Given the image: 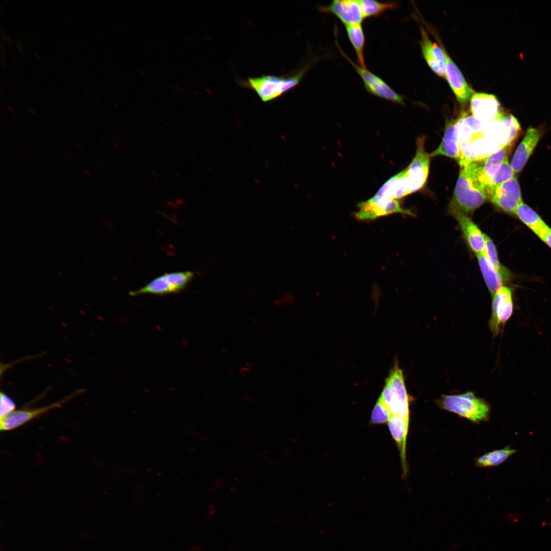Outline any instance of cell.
I'll use <instances>...</instances> for the list:
<instances>
[{
  "label": "cell",
  "instance_id": "6da1fadb",
  "mask_svg": "<svg viewBox=\"0 0 551 551\" xmlns=\"http://www.w3.org/2000/svg\"><path fill=\"white\" fill-rule=\"evenodd\" d=\"M409 401L403 371L397 364H395L377 400L386 411L388 416L387 424L390 433L408 432Z\"/></svg>",
  "mask_w": 551,
  "mask_h": 551
},
{
  "label": "cell",
  "instance_id": "7a4b0ae2",
  "mask_svg": "<svg viewBox=\"0 0 551 551\" xmlns=\"http://www.w3.org/2000/svg\"><path fill=\"white\" fill-rule=\"evenodd\" d=\"M315 61V59L311 61L294 73L249 78L247 81L241 82L242 85L255 91L263 102H269L297 86Z\"/></svg>",
  "mask_w": 551,
  "mask_h": 551
},
{
  "label": "cell",
  "instance_id": "3957f363",
  "mask_svg": "<svg viewBox=\"0 0 551 551\" xmlns=\"http://www.w3.org/2000/svg\"><path fill=\"white\" fill-rule=\"evenodd\" d=\"M460 166V173L451 202L468 215L482 205L488 197L485 186L472 170L466 165Z\"/></svg>",
  "mask_w": 551,
  "mask_h": 551
},
{
  "label": "cell",
  "instance_id": "277c9868",
  "mask_svg": "<svg viewBox=\"0 0 551 551\" xmlns=\"http://www.w3.org/2000/svg\"><path fill=\"white\" fill-rule=\"evenodd\" d=\"M438 404L441 408L473 422L487 420L489 417L490 408L488 404L470 391L460 394L442 395L438 399Z\"/></svg>",
  "mask_w": 551,
  "mask_h": 551
},
{
  "label": "cell",
  "instance_id": "5b68a950",
  "mask_svg": "<svg viewBox=\"0 0 551 551\" xmlns=\"http://www.w3.org/2000/svg\"><path fill=\"white\" fill-rule=\"evenodd\" d=\"M193 277L190 271H178L162 274L144 287L129 292L131 296L152 294L163 295L176 293L184 289Z\"/></svg>",
  "mask_w": 551,
  "mask_h": 551
},
{
  "label": "cell",
  "instance_id": "8992f818",
  "mask_svg": "<svg viewBox=\"0 0 551 551\" xmlns=\"http://www.w3.org/2000/svg\"><path fill=\"white\" fill-rule=\"evenodd\" d=\"M336 44L342 56L351 64L361 77L368 93L393 103L404 105V97L402 95L395 92L380 77L366 68H363L355 63L343 51L337 40Z\"/></svg>",
  "mask_w": 551,
  "mask_h": 551
},
{
  "label": "cell",
  "instance_id": "52a82bcc",
  "mask_svg": "<svg viewBox=\"0 0 551 551\" xmlns=\"http://www.w3.org/2000/svg\"><path fill=\"white\" fill-rule=\"evenodd\" d=\"M84 389H80L62 399L48 405L33 409L15 410L7 415L1 417L0 430L1 431H11L27 423L31 420L55 409L61 408L75 396L80 394Z\"/></svg>",
  "mask_w": 551,
  "mask_h": 551
},
{
  "label": "cell",
  "instance_id": "ba28073f",
  "mask_svg": "<svg viewBox=\"0 0 551 551\" xmlns=\"http://www.w3.org/2000/svg\"><path fill=\"white\" fill-rule=\"evenodd\" d=\"M488 199L503 211L514 213L522 202L519 183L515 176L499 185L485 187Z\"/></svg>",
  "mask_w": 551,
  "mask_h": 551
},
{
  "label": "cell",
  "instance_id": "9c48e42d",
  "mask_svg": "<svg viewBox=\"0 0 551 551\" xmlns=\"http://www.w3.org/2000/svg\"><path fill=\"white\" fill-rule=\"evenodd\" d=\"M424 137L416 140V152L410 165L405 168L411 193L422 188L425 184L429 171L430 155L424 148Z\"/></svg>",
  "mask_w": 551,
  "mask_h": 551
},
{
  "label": "cell",
  "instance_id": "30bf717a",
  "mask_svg": "<svg viewBox=\"0 0 551 551\" xmlns=\"http://www.w3.org/2000/svg\"><path fill=\"white\" fill-rule=\"evenodd\" d=\"M513 311L512 291L502 286L493 295L492 314L489 325L493 336L498 335Z\"/></svg>",
  "mask_w": 551,
  "mask_h": 551
},
{
  "label": "cell",
  "instance_id": "8fae6325",
  "mask_svg": "<svg viewBox=\"0 0 551 551\" xmlns=\"http://www.w3.org/2000/svg\"><path fill=\"white\" fill-rule=\"evenodd\" d=\"M449 212L457 221L465 240L476 254L484 253L485 242L483 233L467 215L453 203L449 205Z\"/></svg>",
  "mask_w": 551,
  "mask_h": 551
},
{
  "label": "cell",
  "instance_id": "7c38bea8",
  "mask_svg": "<svg viewBox=\"0 0 551 551\" xmlns=\"http://www.w3.org/2000/svg\"><path fill=\"white\" fill-rule=\"evenodd\" d=\"M323 13L335 15L345 26L362 23L365 19L358 1L334 0L327 6L318 7Z\"/></svg>",
  "mask_w": 551,
  "mask_h": 551
},
{
  "label": "cell",
  "instance_id": "4fadbf2b",
  "mask_svg": "<svg viewBox=\"0 0 551 551\" xmlns=\"http://www.w3.org/2000/svg\"><path fill=\"white\" fill-rule=\"evenodd\" d=\"M499 107V103L493 94L475 92L470 100L472 115L486 124L496 120L501 115Z\"/></svg>",
  "mask_w": 551,
  "mask_h": 551
},
{
  "label": "cell",
  "instance_id": "5bb4252c",
  "mask_svg": "<svg viewBox=\"0 0 551 551\" xmlns=\"http://www.w3.org/2000/svg\"><path fill=\"white\" fill-rule=\"evenodd\" d=\"M358 206L359 210L355 216L360 220L374 219L393 213L414 215L410 210L401 207L398 201L395 199L379 203H372L367 200L361 202Z\"/></svg>",
  "mask_w": 551,
  "mask_h": 551
},
{
  "label": "cell",
  "instance_id": "9a60e30c",
  "mask_svg": "<svg viewBox=\"0 0 551 551\" xmlns=\"http://www.w3.org/2000/svg\"><path fill=\"white\" fill-rule=\"evenodd\" d=\"M420 45L423 57L431 69L437 76L445 78L446 53L440 46L433 42L425 31L421 28Z\"/></svg>",
  "mask_w": 551,
  "mask_h": 551
},
{
  "label": "cell",
  "instance_id": "2e32d148",
  "mask_svg": "<svg viewBox=\"0 0 551 551\" xmlns=\"http://www.w3.org/2000/svg\"><path fill=\"white\" fill-rule=\"evenodd\" d=\"M445 79L458 103L464 106L470 100L473 93L462 73L446 53Z\"/></svg>",
  "mask_w": 551,
  "mask_h": 551
},
{
  "label": "cell",
  "instance_id": "e0dca14e",
  "mask_svg": "<svg viewBox=\"0 0 551 551\" xmlns=\"http://www.w3.org/2000/svg\"><path fill=\"white\" fill-rule=\"evenodd\" d=\"M542 135V130L530 127L512 158L510 165L515 173L523 168Z\"/></svg>",
  "mask_w": 551,
  "mask_h": 551
},
{
  "label": "cell",
  "instance_id": "ac0fdd59",
  "mask_svg": "<svg viewBox=\"0 0 551 551\" xmlns=\"http://www.w3.org/2000/svg\"><path fill=\"white\" fill-rule=\"evenodd\" d=\"M460 138L458 121L452 120L446 123L442 140L438 148L430 154V157L442 155L459 161L461 158Z\"/></svg>",
  "mask_w": 551,
  "mask_h": 551
},
{
  "label": "cell",
  "instance_id": "d6986e66",
  "mask_svg": "<svg viewBox=\"0 0 551 551\" xmlns=\"http://www.w3.org/2000/svg\"><path fill=\"white\" fill-rule=\"evenodd\" d=\"M476 256L486 285L493 296L502 287L504 280L483 253L476 255Z\"/></svg>",
  "mask_w": 551,
  "mask_h": 551
},
{
  "label": "cell",
  "instance_id": "ffe728a7",
  "mask_svg": "<svg viewBox=\"0 0 551 551\" xmlns=\"http://www.w3.org/2000/svg\"><path fill=\"white\" fill-rule=\"evenodd\" d=\"M457 121L461 147L467 144L473 135L483 131L487 126L466 113H463Z\"/></svg>",
  "mask_w": 551,
  "mask_h": 551
},
{
  "label": "cell",
  "instance_id": "44dd1931",
  "mask_svg": "<svg viewBox=\"0 0 551 551\" xmlns=\"http://www.w3.org/2000/svg\"><path fill=\"white\" fill-rule=\"evenodd\" d=\"M345 30L348 40L355 50L359 66L366 68L364 56L366 39L362 23L346 26Z\"/></svg>",
  "mask_w": 551,
  "mask_h": 551
},
{
  "label": "cell",
  "instance_id": "7402d4cb",
  "mask_svg": "<svg viewBox=\"0 0 551 551\" xmlns=\"http://www.w3.org/2000/svg\"><path fill=\"white\" fill-rule=\"evenodd\" d=\"M514 213L537 235L546 225L532 208L523 202L517 207Z\"/></svg>",
  "mask_w": 551,
  "mask_h": 551
},
{
  "label": "cell",
  "instance_id": "603a6c76",
  "mask_svg": "<svg viewBox=\"0 0 551 551\" xmlns=\"http://www.w3.org/2000/svg\"><path fill=\"white\" fill-rule=\"evenodd\" d=\"M516 452V450L509 447L495 450L477 458L475 460V465L480 467L497 466L505 462Z\"/></svg>",
  "mask_w": 551,
  "mask_h": 551
},
{
  "label": "cell",
  "instance_id": "cb8c5ba5",
  "mask_svg": "<svg viewBox=\"0 0 551 551\" xmlns=\"http://www.w3.org/2000/svg\"><path fill=\"white\" fill-rule=\"evenodd\" d=\"M364 18L375 17L397 7L395 2H381L373 0L358 1Z\"/></svg>",
  "mask_w": 551,
  "mask_h": 551
},
{
  "label": "cell",
  "instance_id": "d4e9b609",
  "mask_svg": "<svg viewBox=\"0 0 551 551\" xmlns=\"http://www.w3.org/2000/svg\"><path fill=\"white\" fill-rule=\"evenodd\" d=\"M485 246L484 254L496 270L501 275L504 281L510 279V274L508 270L503 266L498 258L495 245L487 235L484 234Z\"/></svg>",
  "mask_w": 551,
  "mask_h": 551
},
{
  "label": "cell",
  "instance_id": "484cf974",
  "mask_svg": "<svg viewBox=\"0 0 551 551\" xmlns=\"http://www.w3.org/2000/svg\"><path fill=\"white\" fill-rule=\"evenodd\" d=\"M515 176L508 159L498 166L489 176L485 183V187L493 186L505 182Z\"/></svg>",
  "mask_w": 551,
  "mask_h": 551
},
{
  "label": "cell",
  "instance_id": "4316f807",
  "mask_svg": "<svg viewBox=\"0 0 551 551\" xmlns=\"http://www.w3.org/2000/svg\"><path fill=\"white\" fill-rule=\"evenodd\" d=\"M0 416L3 417L15 410L14 401L5 393L1 391L0 395Z\"/></svg>",
  "mask_w": 551,
  "mask_h": 551
},
{
  "label": "cell",
  "instance_id": "83f0119b",
  "mask_svg": "<svg viewBox=\"0 0 551 551\" xmlns=\"http://www.w3.org/2000/svg\"><path fill=\"white\" fill-rule=\"evenodd\" d=\"M537 236L551 248V229L546 225Z\"/></svg>",
  "mask_w": 551,
  "mask_h": 551
},
{
  "label": "cell",
  "instance_id": "f1b7e54d",
  "mask_svg": "<svg viewBox=\"0 0 551 551\" xmlns=\"http://www.w3.org/2000/svg\"><path fill=\"white\" fill-rule=\"evenodd\" d=\"M15 43L16 44L17 47L18 49V50L20 52L23 53L24 52V44H23L22 41L20 39H17V40L16 41Z\"/></svg>",
  "mask_w": 551,
  "mask_h": 551
},
{
  "label": "cell",
  "instance_id": "f546056e",
  "mask_svg": "<svg viewBox=\"0 0 551 551\" xmlns=\"http://www.w3.org/2000/svg\"><path fill=\"white\" fill-rule=\"evenodd\" d=\"M171 89L177 93H180L182 92L183 89L177 85H172Z\"/></svg>",
  "mask_w": 551,
  "mask_h": 551
},
{
  "label": "cell",
  "instance_id": "4dcf8cb0",
  "mask_svg": "<svg viewBox=\"0 0 551 551\" xmlns=\"http://www.w3.org/2000/svg\"><path fill=\"white\" fill-rule=\"evenodd\" d=\"M1 56L5 59V48L3 43H1Z\"/></svg>",
  "mask_w": 551,
  "mask_h": 551
},
{
  "label": "cell",
  "instance_id": "1f68e13d",
  "mask_svg": "<svg viewBox=\"0 0 551 551\" xmlns=\"http://www.w3.org/2000/svg\"><path fill=\"white\" fill-rule=\"evenodd\" d=\"M5 35H6V34L5 33V31H1L0 38H1V40L2 41V42L3 43H4L5 40Z\"/></svg>",
  "mask_w": 551,
  "mask_h": 551
},
{
  "label": "cell",
  "instance_id": "d6a6232c",
  "mask_svg": "<svg viewBox=\"0 0 551 551\" xmlns=\"http://www.w3.org/2000/svg\"><path fill=\"white\" fill-rule=\"evenodd\" d=\"M5 40L7 42V43L9 45H12V40H11L10 37L7 34L5 35Z\"/></svg>",
  "mask_w": 551,
  "mask_h": 551
},
{
  "label": "cell",
  "instance_id": "836d02e7",
  "mask_svg": "<svg viewBox=\"0 0 551 551\" xmlns=\"http://www.w3.org/2000/svg\"><path fill=\"white\" fill-rule=\"evenodd\" d=\"M93 98L96 102H99V101H100L99 97L97 95H93Z\"/></svg>",
  "mask_w": 551,
  "mask_h": 551
},
{
  "label": "cell",
  "instance_id": "e575fe53",
  "mask_svg": "<svg viewBox=\"0 0 551 551\" xmlns=\"http://www.w3.org/2000/svg\"><path fill=\"white\" fill-rule=\"evenodd\" d=\"M28 110L33 114H34L35 115H38L37 113L33 109H31V108H29Z\"/></svg>",
  "mask_w": 551,
  "mask_h": 551
},
{
  "label": "cell",
  "instance_id": "d590c367",
  "mask_svg": "<svg viewBox=\"0 0 551 551\" xmlns=\"http://www.w3.org/2000/svg\"><path fill=\"white\" fill-rule=\"evenodd\" d=\"M188 39H189V41L190 42H191L192 41H194V39L193 37L191 35H188Z\"/></svg>",
  "mask_w": 551,
  "mask_h": 551
},
{
  "label": "cell",
  "instance_id": "8d00e7d4",
  "mask_svg": "<svg viewBox=\"0 0 551 551\" xmlns=\"http://www.w3.org/2000/svg\"><path fill=\"white\" fill-rule=\"evenodd\" d=\"M155 42H156V44H157V45H161V42H160V40H159L158 39H155Z\"/></svg>",
  "mask_w": 551,
  "mask_h": 551
},
{
  "label": "cell",
  "instance_id": "74e56055",
  "mask_svg": "<svg viewBox=\"0 0 551 551\" xmlns=\"http://www.w3.org/2000/svg\"><path fill=\"white\" fill-rule=\"evenodd\" d=\"M8 110H10V111H11V112H12V113H15V111H14V110H13V108H12V107H10V106H8Z\"/></svg>",
  "mask_w": 551,
  "mask_h": 551
},
{
  "label": "cell",
  "instance_id": "f35d334b",
  "mask_svg": "<svg viewBox=\"0 0 551 551\" xmlns=\"http://www.w3.org/2000/svg\"><path fill=\"white\" fill-rule=\"evenodd\" d=\"M84 172H85V173H86V174H87V176H91V173H90V171H88V170H84Z\"/></svg>",
  "mask_w": 551,
  "mask_h": 551
},
{
  "label": "cell",
  "instance_id": "ab89813d",
  "mask_svg": "<svg viewBox=\"0 0 551 551\" xmlns=\"http://www.w3.org/2000/svg\"><path fill=\"white\" fill-rule=\"evenodd\" d=\"M139 71L143 76L145 75V72L144 71V70L143 69H139Z\"/></svg>",
  "mask_w": 551,
  "mask_h": 551
},
{
  "label": "cell",
  "instance_id": "60d3db41",
  "mask_svg": "<svg viewBox=\"0 0 551 551\" xmlns=\"http://www.w3.org/2000/svg\"><path fill=\"white\" fill-rule=\"evenodd\" d=\"M66 17L70 22H73L72 19H71V18L70 16H67Z\"/></svg>",
  "mask_w": 551,
  "mask_h": 551
},
{
  "label": "cell",
  "instance_id": "b9f144b4",
  "mask_svg": "<svg viewBox=\"0 0 551 551\" xmlns=\"http://www.w3.org/2000/svg\"><path fill=\"white\" fill-rule=\"evenodd\" d=\"M35 54V56H36V57H37V58H38L39 59H41V57L40 56V55H39L38 54H37V53H35V54Z\"/></svg>",
  "mask_w": 551,
  "mask_h": 551
},
{
  "label": "cell",
  "instance_id": "7bdbcfd3",
  "mask_svg": "<svg viewBox=\"0 0 551 551\" xmlns=\"http://www.w3.org/2000/svg\"><path fill=\"white\" fill-rule=\"evenodd\" d=\"M57 274H58V275L59 276H60V277H61V276H62V272H61L60 271H58L57 272Z\"/></svg>",
  "mask_w": 551,
  "mask_h": 551
},
{
  "label": "cell",
  "instance_id": "ee69618b",
  "mask_svg": "<svg viewBox=\"0 0 551 551\" xmlns=\"http://www.w3.org/2000/svg\"><path fill=\"white\" fill-rule=\"evenodd\" d=\"M77 147L80 150L82 149V147L78 144H76Z\"/></svg>",
  "mask_w": 551,
  "mask_h": 551
},
{
  "label": "cell",
  "instance_id": "f6af8a7d",
  "mask_svg": "<svg viewBox=\"0 0 551 551\" xmlns=\"http://www.w3.org/2000/svg\"><path fill=\"white\" fill-rule=\"evenodd\" d=\"M21 159H22V160H23L24 161H28V160L27 159V158H26V157H23V156H21Z\"/></svg>",
  "mask_w": 551,
  "mask_h": 551
},
{
  "label": "cell",
  "instance_id": "bcb514c9",
  "mask_svg": "<svg viewBox=\"0 0 551 551\" xmlns=\"http://www.w3.org/2000/svg\"><path fill=\"white\" fill-rule=\"evenodd\" d=\"M112 77H113V78H114V79H115V80H117V79H118V78H117V77L116 76V75H115V74H112Z\"/></svg>",
  "mask_w": 551,
  "mask_h": 551
},
{
  "label": "cell",
  "instance_id": "7dc6e473",
  "mask_svg": "<svg viewBox=\"0 0 551 551\" xmlns=\"http://www.w3.org/2000/svg\"><path fill=\"white\" fill-rule=\"evenodd\" d=\"M83 91H84V92H85V93H86V94H87V95H89V93H88V91H87V90H86V89H83Z\"/></svg>",
  "mask_w": 551,
  "mask_h": 551
},
{
  "label": "cell",
  "instance_id": "c3c4849f",
  "mask_svg": "<svg viewBox=\"0 0 551 551\" xmlns=\"http://www.w3.org/2000/svg\"><path fill=\"white\" fill-rule=\"evenodd\" d=\"M2 66H3L4 67H5V68H7V67H6V65H5V63H4L3 62H2Z\"/></svg>",
  "mask_w": 551,
  "mask_h": 551
},
{
  "label": "cell",
  "instance_id": "681fc988",
  "mask_svg": "<svg viewBox=\"0 0 551 551\" xmlns=\"http://www.w3.org/2000/svg\"><path fill=\"white\" fill-rule=\"evenodd\" d=\"M113 104L116 109H118V106L115 103H113Z\"/></svg>",
  "mask_w": 551,
  "mask_h": 551
},
{
  "label": "cell",
  "instance_id": "f907efd6",
  "mask_svg": "<svg viewBox=\"0 0 551 551\" xmlns=\"http://www.w3.org/2000/svg\"><path fill=\"white\" fill-rule=\"evenodd\" d=\"M125 25L128 27V29L130 28V27L129 26V24L128 23L125 22Z\"/></svg>",
  "mask_w": 551,
  "mask_h": 551
},
{
  "label": "cell",
  "instance_id": "816d5d0a",
  "mask_svg": "<svg viewBox=\"0 0 551 551\" xmlns=\"http://www.w3.org/2000/svg\"><path fill=\"white\" fill-rule=\"evenodd\" d=\"M52 156V158H53V159H54V160H57V158H56V157H55V156L54 155H52V156Z\"/></svg>",
  "mask_w": 551,
  "mask_h": 551
},
{
  "label": "cell",
  "instance_id": "f5cc1de1",
  "mask_svg": "<svg viewBox=\"0 0 551 551\" xmlns=\"http://www.w3.org/2000/svg\"><path fill=\"white\" fill-rule=\"evenodd\" d=\"M99 140L102 143H104V141L102 139L99 138Z\"/></svg>",
  "mask_w": 551,
  "mask_h": 551
},
{
  "label": "cell",
  "instance_id": "db71d44e",
  "mask_svg": "<svg viewBox=\"0 0 551 551\" xmlns=\"http://www.w3.org/2000/svg\"><path fill=\"white\" fill-rule=\"evenodd\" d=\"M12 118L16 121H18V120L14 116H12Z\"/></svg>",
  "mask_w": 551,
  "mask_h": 551
},
{
  "label": "cell",
  "instance_id": "11a10c76",
  "mask_svg": "<svg viewBox=\"0 0 551 551\" xmlns=\"http://www.w3.org/2000/svg\"><path fill=\"white\" fill-rule=\"evenodd\" d=\"M117 30H118V31H119L120 32H121V31H121V30L120 29V28H119V27H117Z\"/></svg>",
  "mask_w": 551,
  "mask_h": 551
},
{
  "label": "cell",
  "instance_id": "9f6ffc18",
  "mask_svg": "<svg viewBox=\"0 0 551 551\" xmlns=\"http://www.w3.org/2000/svg\"><path fill=\"white\" fill-rule=\"evenodd\" d=\"M14 151H15V152H17V153H20V152H18V150H17V149H16V148H14Z\"/></svg>",
  "mask_w": 551,
  "mask_h": 551
},
{
  "label": "cell",
  "instance_id": "6f0895ef",
  "mask_svg": "<svg viewBox=\"0 0 551 551\" xmlns=\"http://www.w3.org/2000/svg\"><path fill=\"white\" fill-rule=\"evenodd\" d=\"M4 2H5V3H6V4H9V2H8V1H7L6 0H4Z\"/></svg>",
  "mask_w": 551,
  "mask_h": 551
},
{
  "label": "cell",
  "instance_id": "680465c9",
  "mask_svg": "<svg viewBox=\"0 0 551 551\" xmlns=\"http://www.w3.org/2000/svg\"><path fill=\"white\" fill-rule=\"evenodd\" d=\"M187 92H189V93H191V92H192V91H191V90H190V89H188V90H187Z\"/></svg>",
  "mask_w": 551,
  "mask_h": 551
},
{
  "label": "cell",
  "instance_id": "91938a15",
  "mask_svg": "<svg viewBox=\"0 0 551 551\" xmlns=\"http://www.w3.org/2000/svg\"><path fill=\"white\" fill-rule=\"evenodd\" d=\"M194 93H195V94H198V92H197L196 91H195V90H194Z\"/></svg>",
  "mask_w": 551,
  "mask_h": 551
},
{
  "label": "cell",
  "instance_id": "94428289",
  "mask_svg": "<svg viewBox=\"0 0 551 551\" xmlns=\"http://www.w3.org/2000/svg\"><path fill=\"white\" fill-rule=\"evenodd\" d=\"M0 12L1 13H3L2 9L0 8Z\"/></svg>",
  "mask_w": 551,
  "mask_h": 551
}]
</instances>
